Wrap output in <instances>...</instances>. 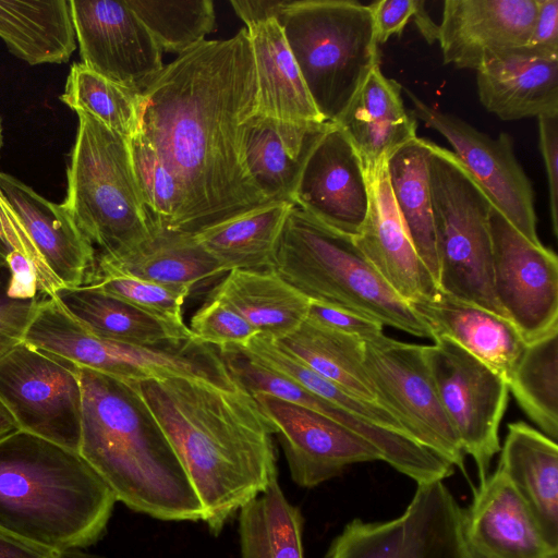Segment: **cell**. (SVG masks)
Wrapping results in <instances>:
<instances>
[{
    "mask_svg": "<svg viewBox=\"0 0 558 558\" xmlns=\"http://www.w3.org/2000/svg\"><path fill=\"white\" fill-rule=\"evenodd\" d=\"M248 33L203 40L143 88L138 132L179 180L177 231L195 234L269 206L245 161L243 124L256 110Z\"/></svg>",
    "mask_w": 558,
    "mask_h": 558,
    "instance_id": "1",
    "label": "cell"
},
{
    "mask_svg": "<svg viewBox=\"0 0 558 558\" xmlns=\"http://www.w3.org/2000/svg\"><path fill=\"white\" fill-rule=\"evenodd\" d=\"M130 384L172 446L213 534L278 478L275 429L243 388L190 377Z\"/></svg>",
    "mask_w": 558,
    "mask_h": 558,
    "instance_id": "2",
    "label": "cell"
},
{
    "mask_svg": "<svg viewBox=\"0 0 558 558\" xmlns=\"http://www.w3.org/2000/svg\"><path fill=\"white\" fill-rule=\"evenodd\" d=\"M77 374L78 453L117 501L158 520H202V506L180 460L133 385L81 366Z\"/></svg>",
    "mask_w": 558,
    "mask_h": 558,
    "instance_id": "3",
    "label": "cell"
},
{
    "mask_svg": "<svg viewBox=\"0 0 558 558\" xmlns=\"http://www.w3.org/2000/svg\"><path fill=\"white\" fill-rule=\"evenodd\" d=\"M117 499L78 452L17 429L0 438V527L57 551L105 533Z\"/></svg>",
    "mask_w": 558,
    "mask_h": 558,
    "instance_id": "4",
    "label": "cell"
},
{
    "mask_svg": "<svg viewBox=\"0 0 558 558\" xmlns=\"http://www.w3.org/2000/svg\"><path fill=\"white\" fill-rule=\"evenodd\" d=\"M271 269L310 302L434 339L429 326L386 283L352 236L327 227L295 205L282 226Z\"/></svg>",
    "mask_w": 558,
    "mask_h": 558,
    "instance_id": "5",
    "label": "cell"
},
{
    "mask_svg": "<svg viewBox=\"0 0 558 558\" xmlns=\"http://www.w3.org/2000/svg\"><path fill=\"white\" fill-rule=\"evenodd\" d=\"M277 21L317 111L337 123L379 64L369 7L352 0H290Z\"/></svg>",
    "mask_w": 558,
    "mask_h": 558,
    "instance_id": "6",
    "label": "cell"
},
{
    "mask_svg": "<svg viewBox=\"0 0 558 558\" xmlns=\"http://www.w3.org/2000/svg\"><path fill=\"white\" fill-rule=\"evenodd\" d=\"M76 113L63 205L100 248L96 255L117 258L149 240L154 221L135 180L128 140L90 114Z\"/></svg>",
    "mask_w": 558,
    "mask_h": 558,
    "instance_id": "7",
    "label": "cell"
},
{
    "mask_svg": "<svg viewBox=\"0 0 558 558\" xmlns=\"http://www.w3.org/2000/svg\"><path fill=\"white\" fill-rule=\"evenodd\" d=\"M429 147L438 288L507 318L493 287L489 215L494 205L451 150L432 141Z\"/></svg>",
    "mask_w": 558,
    "mask_h": 558,
    "instance_id": "8",
    "label": "cell"
},
{
    "mask_svg": "<svg viewBox=\"0 0 558 558\" xmlns=\"http://www.w3.org/2000/svg\"><path fill=\"white\" fill-rule=\"evenodd\" d=\"M23 341L125 383L190 377L226 389L238 388L216 347L194 337L158 345L107 340L84 328L54 298L46 296L38 302Z\"/></svg>",
    "mask_w": 558,
    "mask_h": 558,
    "instance_id": "9",
    "label": "cell"
},
{
    "mask_svg": "<svg viewBox=\"0 0 558 558\" xmlns=\"http://www.w3.org/2000/svg\"><path fill=\"white\" fill-rule=\"evenodd\" d=\"M363 363L377 403L400 422L408 435L466 475L465 454L436 390L425 345L383 335L364 341Z\"/></svg>",
    "mask_w": 558,
    "mask_h": 558,
    "instance_id": "10",
    "label": "cell"
},
{
    "mask_svg": "<svg viewBox=\"0 0 558 558\" xmlns=\"http://www.w3.org/2000/svg\"><path fill=\"white\" fill-rule=\"evenodd\" d=\"M461 511L444 481L417 484L402 514L379 522L353 519L324 558H471Z\"/></svg>",
    "mask_w": 558,
    "mask_h": 558,
    "instance_id": "11",
    "label": "cell"
},
{
    "mask_svg": "<svg viewBox=\"0 0 558 558\" xmlns=\"http://www.w3.org/2000/svg\"><path fill=\"white\" fill-rule=\"evenodd\" d=\"M0 402L19 429L78 452L77 366L22 341L0 357Z\"/></svg>",
    "mask_w": 558,
    "mask_h": 558,
    "instance_id": "12",
    "label": "cell"
},
{
    "mask_svg": "<svg viewBox=\"0 0 558 558\" xmlns=\"http://www.w3.org/2000/svg\"><path fill=\"white\" fill-rule=\"evenodd\" d=\"M425 345L426 362L441 404L464 454L476 465L478 482L500 451L499 427L509 400L506 380L449 338Z\"/></svg>",
    "mask_w": 558,
    "mask_h": 558,
    "instance_id": "13",
    "label": "cell"
},
{
    "mask_svg": "<svg viewBox=\"0 0 558 558\" xmlns=\"http://www.w3.org/2000/svg\"><path fill=\"white\" fill-rule=\"evenodd\" d=\"M402 90L413 105L411 113L448 141L494 207L530 242L543 245L536 228L534 190L515 157L511 136L501 133L494 138L427 105L409 88L402 86Z\"/></svg>",
    "mask_w": 558,
    "mask_h": 558,
    "instance_id": "14",
    "label": "cell"
},
{
    "mask_svg": "<svg viewBox=\"0 0 558 558\" xmlns=\"http://www.w3.org/2000/svg\"><path fill=\"white\" fill-rule=\"evenodd\" d=\"M493 287L527 343L558 329V258L522 235L495 207L489 215Z\"/></svg>",
    "mask_w": 558,
    "mask_h": 558,
    "instance_id": "15",
    "label": "cell"
},
{
    "mask_svg": "<svg viewBox=\"0 0 558 558\" xmlns=\"http://www.w3.org/2000/svg\"><path fill=\"white\" fill-rule=\"evenodd\" d=\"M82 63L142 92L161 71L162 51L126 0H70Z\"/></svg>",
    "mask_w": 558,
    "mask_h": 558,
    "instance_id": "16",
    "label": "cell"
},
{
    "mask_svg": "<svg viewBox=\"0 0 558 558\" xmlns=\"http://www.w3.org/2000/svg\"><path fill=\"white\" fill-rule=\"evenodd\" d=\"M251 396L274 427L291 478L301 487H316L354 463L384 461L371 441L319 412L263 392Z\"/></svg>",
    "mask_w": 558,
    "mask_h": 558,
    "instance_id": "17",
    "label": "cell"
},
{
    "mask_svg": "<svg viewBox=\"0 0 558 558\" xmlns=\"http://www.w3.org/2000/svg\"><path fill=\"white\" fill-rule=\"evenodd\" d=\"M293 204L327 227L356 236L369 208V182L354 146L327 123L299 177Z\"/></svg>",
    "mask_w": 558,
    "mask_h": 558,
    "instance_id": "18",
    "label": "cell"
},
{
    "mask_svg": "<svg viewBox=\"0 0 558 558\" xmlns=\"http://www.w3.org/2000/svg\"><path fill=\"white\" fill-rule=\"evenodd\" d=\"M536 11L537 0H446L438 25L444 63L477 71L523 49Z\"/></svg>",
    "mask_w": 558,
    "mask_h": 558,
    "instance_id": "19",
    "label": "cell"
},
{
    "mask_svg": "<svg viewBox=\"0 0 558 558\" xmlns=\"http://www.w3.org/2000/svg\"><path fill=\"white\" fill-rule=\"evenodd\" d=\"M461 534L471 558H558L532 512L497 468L473 489L461 511Z\"/></svg>",
    "mask_w": 558,
    "mask_h": 558,
    "instance_id": "20",
    "label": "cell"
},
{
    "mask_svg": "<svg viewBox=\"0 0 558 558\" xmlns=\"http://www.w3.org/2000/svg\"><path fill=\"white\" fill-rule=\"evenodd\" d=\"M369 208L354 242L386 283L408 304L432 298L438 284L417 255L397 210L386 162L367 175Z\"/></svg>",
    "mask_w": 558,
    "mask_h": 558,
    "instance_id": "21",
    "label": "cell"
},
{
    "mask_svg": "<svg viewBox=\"0 0 558 558\" xmlns=\"http://www.w3.org/2000/svg\"><path fill=\"white\" fill-rule=\"evenodd\" d=\"M0 194L59 284H84L95 265L96 252L64 205L47 201L1 171Z\"/></svg>",
    "mask_w": 558,
    "mask_h": 558,
    "instance_id": "22",
    "label": "cell"
},
{
    "mask_svg": "<svg viewBox=\"0 0 558 558\" xmlns=\"http://www.w3.org/2000/svg\"><path fill=\"white\" fill-rule=\"evenodd\" d=\"M409 305L429 326L434 338L442 336L454 341L508 385L526 344L509 319L440 290Z\"/></svg>",
    "mask_w": 558,
    "mask_h": 558,
    "instance_id": "23",
    "label": "cell"
},
{
    "mask_svg": "<svg viewBox=\"0 0 558 558\" xmlns=\"http://www.w3.org/2000/svg\"><path fill=\"white\" fill-rule=\"evenodd\" d=\"M402 85L375 65L337 124L357 151L367 175L399 147L417 137L416 118L407 110Z\"/></svg>",
    "mask_w": 558,
    "mask_h": 558,
    "instance_id": "24",
    "label": "cell"
},
{
    "mask_svg": "<svg viewBox=\"0 0 558 558\" xmlns=\"http://www.w3.org/2000/svg\"><path fill=\"white\" fill-rule=\"evenodd\" d=\"M327 123L288 122L256 112L244 122L246 166L269 202L293 204L304 162Z\"/></svg>",
    "mask_w": 558,
    "mask_h": 558,
    "instance_id": "25",
    "label": "cell"
},
{
    "mask_svg": "<svg viewBox=\"0 0 558 558\" xmlns=\"http://www.w3.org/2000/svg\"><path fill=\"white\" fill-rule=\"evenodd\" d=\"M482 106L504 121L558 113V57L523 49L496 58L476 71Z\"/></svg>",
    "mask_w": 558,
    "mask_h": 558,
    "instance_id": "26",
    "label": "cell"
},
{
    "mask_svg": "<svg viewBox=\"0 0 558 558\" xmlns=\"http://www.w3.org/2000/svg\"><path fill=\"white\" fill-rule=\"evenodd\" d=\"M498 466L523 499L544 536L558 548V446L523 422L510 423Z\"/></svg>",
    "mask_w": 558,
    "mask_h": 558,
    "instance_id": "27",
    "label": "cell"
},
{
    "mask_svg": "<svg viewBox=\"0 0 558 558\" xmlns=\"http://www.w3.org/2000/svg\"><path fill=\"white\" fill-rule=\"evenodd\" d=\"M125 275L162 284L189 286L225 275L219 263L194 234L154 223L153 234L133 251L117 258L96 255L86 281L105 275Z\"/></svg>",
    "mask_w": 558,
    "mask_h": 558,
    "instance_id": "28",
    "label": "cell"
},
{
    "mask_svg": "<svg viewBox=\"0 0 558 558\" xmlns=\"http://www.w3.org/2000/svg\"><path fill=\"white\" fill-rule=\"evenodd\" d=\"M253 53L255 112L295 123H325L303 81L277 20L246 28Z\"/></svg>",
    "mask_w": 558,
    "mask_h": 558,
    "instance_id": "29",
    "label": "cell"
},
{
    "mask_svg": "<svg viewBox=\"0 0 558 558\" xmlns=\"http://www.w3.org/2000/svg\"><path fill=\"white\" fill-rule=\"evenodd\" d=\"M51 298L89 332L107 340L158 345L193 338L186 325L160 320L92 284L59 287Z\"/></svg>",
    "mask_w": 558,
    "mask_h": 558,
    "instance_id": "30",
    "label": "cell"
},
{
    "mask_svg": "<svg viewBox=\"0 0 558 558\" xmlns=\"http://www.w3.org/2000/svg\"><path fill=\"white\" fill-rule=\"evenodd\" d=\"M209 298L231 306L259 336L274 341L298 329L310 306V301L272 269L231 270Z\"/></svg>",
    "mask_w": 558,
    "mask_h": 558,
    "instance_id": "31",
    "label": "cell"
},
{
    "mask_svg": "<svg viewBox=\"0 0 558 558\" xmlns=\"http://www.w3.org/2000/svg\"><path fill=\"white\" fill-rule=\"evenodd\" d=\"M0 37L31 65L65 63L76 49L70 2L0 0Z\"/></svg>",
    "mask_w": 558,
    "mask_h": 558,
    "instance_id": "32",
    "label": "cell"
},
{
    "mask_svg": "<svg viewBox=\"0 0 558 558\" xmlns=\"http://www.w3.org/2000/svg\"><path fill=\"white\" fill-rule=\"evenodd\" d=\"M430 141L415 137L386 160L393 201L421 260L438 284L432 199L428 181Z\"/></svg>",
    "mask_w": 558,
    "mask_h": 558,
    "instance_id": "33",
    "label": "cell"
},
{
    "mask_svg": "<svg viewBox=\"0 0 558 558\" xmlns=\"http://www.w3.org/2000/svg\"><path fill=\"white\" fill-rule=\"evenodd\" d=\"M289 203H276L194 234L227 272L271 269Z\"/></svg>",
    "mask_w": 558,
    "mask_h": 558,
    "instance_id": "34",
    "label": "cell"
},
{
    "mask_svg": "<svg viewBox=\"0 0 558 558\" xmlns=\"http://www.w3.org/2000/svg\"><path fill=\"white\" fill-rule=\"evenodd\" d=\"M275 343L350 395L377 403L364 368V341L305 319L292 333Z\"/></svg>",
    "mask_w": 558,
    "mask_h": 558,
    "instance_id": "35",
    "label": "cell"
},
{
    "mask_svg": "<svg viewBox=\"0 0 558 558\" xmlns=\"http://www.w3.org/2000/svg\"><path fill=\"white\" fill-rule=\"evenodd\" d=\"M238 513L241 558H305L303 515L278 478Z\"/></svg>",
    "mask_w": 558,
    "mask_h": 558,
    "instance_id": "36",
    "label": "cell"
},
{
    "mask_svg": "<svg viewBox=\"0 0 558 558\" xmlns=\"http://www.w3.org/2000/svg\"><path fill=\"white\" fill-rule=\"evenodd\" d=\"M520 408L553 440L558 437V329L525 344L508 381Z\"/></svg>",
    "mask_w": 558,
    "mask_h": 558,
    "instance_id": "37",
    "label": "cell"
},
{
    "mask_svg": "<svg viewBox=\"0 0 558 558\" xmlns=\"http://www.w3.org/2000/svg\"><path fill=\"white\" fill-rule=\"evenodd\" d=\"M140 92L111 82L83 63H74L60 99L129 140L140 129Z\"/></svg>",
    "mask_w": 558,
    "mask_h": 558,
    "instance_id": "38",
    "label": "cell"
},
{
    "mask_svg": "<svg viewBox=\"0 0 558 558\" xmlns=\"http://www.w3.org/2000/svg\"><path fill=\"white\" fill-rule=\"evenodd\" d=\"M244 349L259 363L292 378L320 398L375 425L408 435L387 409L350 395L287 353L274 340L256 335Z\"/></svg>",
    "mask_w": 558,
    "mask_h": 558,
    "instance_id": "39",
    "label": "cell"
},
{
    "mask_svg": "<svg viewBox=\"0 0 558 558\" xmlns=\"http://www.w3.org/2000/svg\"><path fill=\"white\" fill-rule=\"evenodd\" d=\"M153 35L161 51L183 53L215 29L210 0H126Z\"/></svg>",
    "mask_w": 558,
    "mask_h": 558,
    "instance_id": "40",
    "label": "cell"
},
{
    "mask_svg": "<svg viewBox=\"0 0 558 558\" xmlns=\"http://www.w3.org/2000/svg\"><path fill=\"white\" fill-rule=\"evenodd\" d=\"M128 143L135 180L154 223L177 231L184 207L179 180L140 132Z\"/></svg>",
    "mask_w": 558,
    "mask_h": 558,
    "instance_id": "41",
    "label": "cell"
},
{
    "mask_svg": "<svg viewBox=\"0 0 558 558\" xmlns=\"http://www.w3.org/2000/svg\"><path fill=\"white\" fill-rule=\"evenodd\" d=\"M138 310L170 324L183 326L182 305L189 286L162 284L125 275H105L86 282ZM85 284V283H84Z\"/></svg>",
    "mask_w": 558,
    "mask_h": 558,
    "instance_id": "42",
    "label": "cell"
},
{
    "mask_svg": "<svg viewBox=\"0 0 558 558\" xmlns=\"http://www.w3.org/2000/svg\"><path fill=\"white\" fill-rule=\"evenodd\" d=\"M197 340L216 348H246L258 332L231 306L209 298L192 316L189 327Z\"/></svg>",
    "mask_w": 558,
    "mask_h": 558,
    "instance_id": "43",
    "label": "cell"
},
{
    "mask_svg": "<svg viewBox=\"0 0 558 558\" xmlns=\"http://www.w3.org/2000/svg\"><path fill=\"white\" fill-rule=\"evenodd\" d=\"M11 272L0 267V357L23 341L43 296L22 299L10 294Z\"/></svg>",
    "mask_w": 558,
    "mask_h": 558,
    "instance_id": "44",
    "label": "cell"
},
{
    "mask_svg": "<svg viewBox=\"0 0 558 558\" xmlns=\"http://www.w3.org/2000/svg\"><path fill=\"white\" fill-rule=\"evenodd\" d=\"M305 319L319 327L362 341L374 340L384 335V326L377 320L315 302H310Z\"/></svg>",
    "mask_w": 558,
    "mask_h": 558,
    "instance_id": "45",
    "label": "cell"
},
{
    "mask_svg": "<svg viewBox=\"0 0 558 558\" xmlns=\"http://www.w3.org/2000/svg\"><path fill=\"white\" fill-rule=\"evenodd\" d=\"M538 120V142L548 184L549 211L553 232L558 234V113L545 114Z\"/></svg>",
    "mask_w": 558,
    "mask_h": 558,
    "instance_id": "46",
    "label": "cell"
},
{
    "mask_svg": "<svg viewBox=\"0 0 558 558\" xmlns=\"http://www.w3.org/2000/svg\"><path fill=\"white\" fill-rule=\"evenodd\" d=\"M526 53L538 57H558V0H537V11Z\"/></svg>",
    "mask_w": 558,
    "mask_h": 558,
    "instance_id": "47",
    "label": "cell"
},
{
    "mask_svg": "<svg viewBox=\"0 0 558 558\" xmlns=\"http://www.w3.org/2000/svg\"><path fill=\"white\" fill-rule=\"evenodd\" d=\"M374 22L378 45L390 37L401 36L409 21L413 17L417 0H379L368 4Z\"/></svg>",
    "mask_w": 558,
    "mask_h": 558,
    "instance_id": "48",
    "label": "cell"
},
{
    "mask_svg": "<svg viewBox=\"0 0 558 558\" xmlns=\"http://www.w3.org/2000/svg\"><path fill=\"white\" fill-rule=\"evenodd\" d=\"M0 558H93L82 549L57 551L27 542L0 527Z\"/></svg>",
    "mask_w": 558,
    "mask_h": 558,
    "instance_id": "49",
    "label": "cell"
},
{
    "mask_svg": "<svg viewBox=\"0 0 558 558\" xmlns=\"http://www.w3.org/2000/svg\"><path fill=\"white\" fill-rule=\"evenodd\" d=\"M290 0H231L230 3L246 28L277 20Z\"/></svg>",
    "mask_w": 558,
    "mask_h": 558,
    "instance_id": "50",
    "label": "cell"
},
{
    "mask_svg": "<svg viewBox=\"0 0 558 558\" xmlns=\"http://www.w3.org/2000/svg\"><path fill=\"white\" fill-rule=\"evenodd\" d=\"M422 34L429 44L438 40L439 26L432 20L425 9V1L417 0V7L412 17Z\"/></svg>",
    "mask_w": 558,
    "mask_h": 558,
    "instance_id": "51",
    "label": "cell"
},
{
    "mask_svg": "<svg viewBox=\"0 0 558 558\" xmlns=\"http://www.w3.org/2000/svg\"><path fill=\"white\" fill-rule=\"evenodd\" d=\"M14 248L7 235L1 216H0V267H8L9 259L14 253Z\"/></svg>",
    "mask_w": 558,
    "mask_h": 558,
    "instance_id": "52",
    "label": "cell"
},
{
    "mask_svg": "<svg viewBox=\"0 0 558 558\" xmlns=\"http://www.w3.org/2000/svg\"><path fill=\"white\" fill-rule=\"evenodd\" d=\"M17 429L19 426L15 420L5 409V407L0 402V438Z\"/></svg>",
    "mask_w": 558,
    "mask_h": 558,
    "instance_id": "53",
    "label": "cell"
},
{
    "mask_svg": "<svg viewBox=\"0 0 558 558\" xmlns=\"http://www.w3.org/2000/svg\"><path fill=\"white\" fill-rule=\"evenodd\" d=\"M2 145H3V136H2V120H1V117H0V150L2 148Z\"/></svg>",
    "mask_w": 558,
    "mask_h": 558,
    "instance_id": "54",
    "label": "cell"
}]
</instances>
